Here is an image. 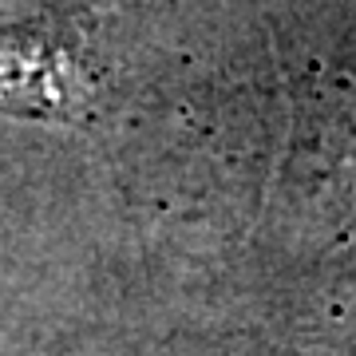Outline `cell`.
Listing matches in <instances>:
<instances>
[{"label": "cell", "mask_w": 356, "mask_h": 356, "mask_svg": "<svg viewBox=\"0 0 356 356\" xmlns=\"http://www.w3.org/2000/svg\"><path fill=\"white\" fill-rule=\"evenodd\" d=\"M72 99L67 56L60 40L32 28V32H0V107L32 115H56Z\"/></svg>", "instance_id": "1"}]
</instances>
